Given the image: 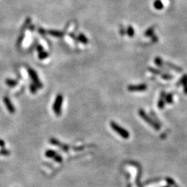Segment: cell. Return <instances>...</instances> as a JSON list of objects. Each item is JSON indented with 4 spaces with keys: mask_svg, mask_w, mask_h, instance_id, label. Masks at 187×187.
Returning a JSON list of instances; mask_svg holds the SVG:
<instances>
[{
    "mask_svg": "<svg viewBox=\"0 0 187 187\" xmlns=\"http://www.w3.org/2000/svg\"><path fill=\"white\" fill-rule=\"evenodd\" d=\"M109 125H110V127H112V130L117 133L118 135L121 136L122 138L127 139L130 137V133H129L128 131L116 123V122L110 121Z\"/></svg>",
    "mask_w": 187,
    "mask_h": 187,
    "instance_id": "obj_1",
    "label": "cell"
},
{
    "mask_svg": "<svg viewBox=\"0 0 187 187\" xmlns=\"http://www.w3.org/2000/svg\"><path fill=\"white\" fill-rule=\"evenodd\" d=\"M62 103H63V96L61 94H59L55 97V101L53 105V110L57 116H60L62 112Z\"/></svg>",
    "mask_w": 187,
    "mask_h": 187,
    "instance_id": "obj_2",
    "label": "cell"
},
{
    "mask_svg": "<svg viewBox=\"0 0 187 187\" xmlns=\"http://www.w3.org/2000/svg\"><path fill=\"white\" fill-rule=\"evenodd\" d=\"M139 114L147 123H148L149 125H151V126L153 127L155 130H159V126L158 125V124L156 123L155 122H154L153 120H152V118L148 116V115H147L146 113H145L143 109H139Z\"/></svg>",
    "mask_w": 187,
    "mask_h": 187,
    "instance_id": "obj_3",
    "label": "cell"
},
{
    "mask_svg": "<svg viewBox=\"0 0 187 187\" xmlns=\"http://www.w3.org/2000/svg\"><path fill=\"white\" fill-rule=\"evenodd\" d=\"M28 73H29L30 78H31L32 80H33V83L36 85L37 88H42V84L40 80H39L38 76H37V73H35V71H34L33 70L29 69H28Z\"/></svg>",
    "mask_w": 187,
    "mask_h": 187,
    "instance_id": "obj_4",
    "label": "cell"
},
{
    "mask_svg": "<svg viewBox=\"0 0 187 187\" xmlns=\"http://www.w3.org/2000/svg\"><path fill=\"white\" fill-rule=\"evenodd\" d=\"M3 103H4L5 105H6L7 109L8 110L10 114H14L15 112V108L14 107L13 104L12 103L11 100H10V98L8 96L3 97Z\"/></svg>",
    "mask_w": 187,
    "mask_h": 187,
    "instance_id": "obj_5",
    "label": "cell"
},
{
    "mask_svg": "<svg viewBox=\"0 0 187 187\" xmlns=\"http://www.w3.org/2000/svg\"><path fill=\"white\" fill-rule=\"evenodd\" d=\"M147 85L145 84H136V85H129L127 90L130 91H142L146 90Z\"/></svg>",
    "mask_w": 187,
    "mask_h": 187,
    "instance_id": "obj_6",
    "label": "cell"
},
{
    "mask_svg": "<svg viewBox=\"0 0 187 187\" xmlns=\"http://www.w3.org/2000/svg\"><path fill=\"white\" fill-rule=\"evenodd\" d=\"M49 141L51 144H53L54 145H57V146L60 147V148H62V150H63L64 151H65V152H67V151L69 150H68V149H69V146H67L66 145L63 144V143H61L60 142L58 141V140L55 139V138H51V139H50V140H49Z\"/></svg>",
    "mask_w": 187,
    "mask_h": 187,
    "instance_id": "obj_7",
    "label": "cell"
},
{
    "mask_svg": "<svg viewBox=\"0 0 187 187\" xmlns=\"http://www.w3.org/2000/svg\"><path fill=\"white\" fill-rule=\"evenodd\" d=\"M150 71H152V73H156V74L161 75V76H162L163 78H165V79H171L172 78V76L170 75L165 74V73H161V71H159V70H156V69H150Z\"/></svg>",
    "mask_w": 187,
    "mask_h": 187,
    "instance_id": "obj_8",
    "label": "cell"
},
{
    "mask_svg": "<svg viewBox=\"0 0 187 187\" xmlns=\"http://www.w3.org/2000/svg\"><path fill=\"white\" fill-rule=\"evenodd\" d=\"M56 154L57 153L55 152L54 150H50V149H48V150H46L45 152V153H44L46 157H48V158H53L55 157V154Z\"/></svg>",
    "mask_w": 187,
    "mask_h": 187,
    "instance_id": "obj_9",
    "label": "cell"
},
{
    "mask_svg": "<svg viewBox=\"0 0 187 187\" xmlns=\"http://www.w3.org/2000/svg\"><path fill=\"white\" fill-rule=\"evenodd\" d=\"M6 84L9 87H15L17 84V81L12 79H7L6 80Z\"/></svg>",
    "mask_w": 187,
    "mask_h": 187,
    "instance_id": "obj_10",
    "label": "cell"
},
{
    "mask_svg": "<svg viewBox=\"0 0 187 187\" xmlns=\"http://www.w3.org/2000/svg\"><path fill=\"white\" fill-rule=\"evenodd\" d=\"M37 87H36V85H35V84L34 83H31L29 86V89H30V92L33 93V94H35L37 92Z\"/></svg>",
    "mask_w": 187,
    "mask_h": 187,
    "instance_id": "obj_11",
    "label": "cell"
},
{
    "mask_svg": "<svg viewBox=\"0 0 187 187\" xmlns=\"http://www.w3.org/2000/svg\"><path fill=\"white\" fill-rule=\"evenodd\" d=\"M0 154L4 156H8L10 154V151L8 150V149L2 148L0 150Z\"/></svg>",
    "mask_w": 187,
    "mask_h": 187,
    "instance_id": "obj_12",
    "label": "cell"
},
{
    "mask_svg": "<svg viewBox=\"0 0 187 187\" xmlns=\"http://www.w3.org/2000/svg\"><path fill=\"white\" fill-rule=\"evenodd\" d=\"M53 159H54V161H55V162H57V163L62 162V157H61L60 154H55V156L53 158Z\"/></svg>",
    "mask_w": 187,
    "mask_h": 187,
    "instance_id": "obj_13",
    "label": "cell"
},
{
    "mask_svg": "<svg viewBox=\"0 0 187 187\" xmlns=\"http://www.w3.org/2000/svg\"><path fill=\"white\" fill-rule=\"evenodd\" d=\"M154 7L157 9H161L163 8V3L159 1V0H157V1H155V3H154Z\"/></svg>",
    "mask_w": 187,
    "mask_h": 187,
    "instance_id": "obj_14",
    "label": "cell"
},
{
    "mask_svg": "<svg viewBox=\"0 0 187 187\" xmlns=\"http://www.w3.org/2000/svg\"><path fill=\"white\" fill-rule=\"evenodd\" d=\"M0 147H1V148H4L5 147V142L4 141H3V140L1 139H0Z\"/></svg>",
    "mask_w": 187,
    "mask_h": 187,
    "instance_id": "obj_15",
    "label": "cell"
},
{
    "mask_svg": "<svg viewBox=\"0 0 187 187\" xmlns=\"http://www.w3.org/2000/svg\"><path fill=\"white\" fill-rule=\"evenodd\" d=\"M127 187H130V186H127Z\"/></svg>",
    "mask_w": 187,
    "mask_h": 187,
    "instance_id": "obj_16",
    "label": "cell"
}]
</instances>
